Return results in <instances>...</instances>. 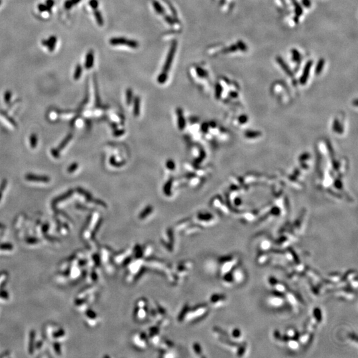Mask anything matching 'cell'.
Here are the masks:
<instances>
[{
    "instance_id": "obj_1",
    "label": "cell",
    "mask_w": 358,
    "mask_h": 358,
    "mask_svg": "<svg viewBox=\"0 0 358 358\" xmlns=\"http://www.w3.org/2000/svg\"><path fill=\"white\" fill-rule=\"evenodd\" d=\"M153 306L151 310H149V315L151 316L152 320L157 323V325L161 327H167L169 324L170 320L166 309L157 302Z\"/></svg>"
},
{
    "instance_id": "obj_2",
    "label": "cell",
    "mask_w": 358,
    "mask_h": 358,
    "mask_svg": "<svg viewBox=\"0 0 358 358\" xmlns=\"http://www.w3.org/2000/svg\"><path fill=\"white\" fill-rule=\"evenodd\" d=\"M209 308L210 306L208 303L199 304L193 307L189 306L184 320V322H195L203 318L208 313Z\"/></svg>"
},
{
    "instance_id": "obj_3",
    "label": "cell",
    "mask_w": 358,
    "mask_h": 358,
    "mask_svg": "<svg viewBox=\"0 0 358 358\" xmlns=\"http://www.w3.org/2000/svg\"><path fill=\"white\" fill-rule=\"evenodd\" d=\"M239 263V258L236 254H230L220 257L218 259L220 277L230 272Z\"/></svg>"
},
{
    "instance_id": "obj_4",
    "label": "cell",
    "mask_w": 358,
    "mask_h": 358,
    "mask_svg": "<svg viewBox=\"0 0 358 358\" xmlns=\"http://www.w3.org/2000/svg\"><path fill=\"white\" fill-rule=\"evenodd\" d=\"M149 302L145 298H139L135 303L133 317L135 320L142 322L149 316Z\"/></svg>"
},
{
    "instance_id": "obj_5",
    "label": "cell",
    "mask_w": 358,
    "mask_h": 358,
    "mask_svg": "<svg viewBox=\"0 0 358 358\" xmlns=\"http://www.w3.org/2000/svg\"><path fill=\"white\" fill-rule=\"evenodd\" d=\"M131 343L135 348L145 350L149 345L147 333L143 332H137L131 337Z\"/></svg>"
},
{
    "instance_id": "obj_6",
    "label": "cell",
    "mask_w": 358,
    "mask_h": 358,
    "mask_svg": "<svg viewBox=\"0 0 358 358\" xmlns=\"http://www.w3.org/2000/svg\"><path fill=\"white\" fill-rule=\"evenodd\" d=\"M193 267V263L189 260L183 261L175 266L173 272L179 279L186 278Z\"/></svg>"
},
{
    "instance_id": "obj_7",
    "label": "cell",
    "mask_w": 358,
    "mask_h": 358,
    "mask_svg": "<svg viewBox=\"0 0 358 358\" xmlns=\"http://www.w3.org/2000/svg\"><path fill=\"white\" fill-rule=\"evenodd\" d=\"M145 265L148 267H151L153 269L159 271L164 272L166 275L171 271L170 267L169 265L165 262L164 261L159 259H152V258H147L145 261Z\"/></svg>"
},
{
    "instance_id": "obj_8",
    "label": "cell",
    "mask_w": 358,
    "mask_h": 358,
    "mask_svg": "<svg viewBox=\"0 0 358 358\" xmlns=\"http://www.w3.org/2000/svg\"><path fill=\"white\" fill-rule=\"evenodd\" d=\"M161 243L169 253H173L175 249V239L174 232L171 229H167L161 239Z\"/></svg>"
},
{
    "instance_id": "obj_9",
    "label": "cell",
    "mask_w": 358,
    "mask_h": 358,
    "mask_svg": "<svg viewBox=\"0 0 358 358\" xmlns=\"http://www.w3.org/2000/svg\"><path fill=\"white\" fill-rule=\"evenodd\" d=\"M267 302L269 306L273 308H280L285 306L287 301L283 294L274 291L267 296Z\"/></svg>"
},
{
    "instance_id": "obj_10",
    "label": "cell",
    "mask_w": 358,
    "mask_h": 358,
    "mask_svg": "<svg viewBox=\"0 0 358 358\" xmlns=\"http://www.w3.org/2000/svg\"><path fill=\"white\" fill-rule=\"evenodd\" d=\"M227 300V296L225 294L215 293L210 296L208 304L213 308H220L226 304Z\"/></svg>"
},
{
    "instance_id": "obj_11",
    "label": "cell",
    "mask_w": 358,
    "mask_h": 358,
    "mask_svg": "<svg viewBox=\"0 0 358 358\" xmlns=\"http://www.w3.org/2000/svg\"><path fill=\"white\" fill-rule=\"evenodd\" d=\"M147 335L149 344H151L154 346H158L162 339L159 326L156 325L151 326L148 330Z\"/></svg>"
},
{
    "instance_id": "obj_12",
    "label": "cell",
    "mask_w": 358,
    "mask_h": 358,
    "mask_svg": "<svg viewBox=\"0 0 358 358\" xmlns=\"http://www.w3.org/2000/svg\"><path fill=\"white\" fill-rule=\"evenodd\" d=\"M230 272L234 279L235 285H241L246 280V273L244 269L239 265V263Z\"/></svg>"
},
{
    "instance_id": "obj_13",
    "label": "cell",
    "mask_w": 358,
    "mask_h": 358,
    "mask_svg": "<svg viewBox=\"0 0 358 358\" xmlns=\"http://www.w3.org/2000/svg\"><path fill=\"white\" fill-rule=\"evenodd\" d=\"M198 224L201 227H206L214 224L216 222L215 216L212 214L208 212H200L196 217Z\"/></svg>"
},
{
    "instance_id": "obj_14",
    "label": "cell",
    "mask_w": 358,
    "mask_h": 358,
    "mask_svg": "<svg viewBox=\"0 0 358 358\" xmlns=\"http://www.w3.org/2000/svg\"><path fill=\"white\" fill-rule=\"evenodd\" d=\"M109 43L114 46L126 45L133 48H136L139 46V43L137 41L128 39L124 37L111 38L109 41Z\"/></svg>"
},
{
    "instance_id": "obj_15",
    "label": "cell",
    "mask_w": 358,
    "mask_h": 358,
    "mask_svg": "<svg viewBox=\"0 0 358 358\" xmlns=\"http://www.w3.org/2000/svg\"><path fill=\"white\" fill-rule=\"evenodd\" d=\"M177 41H173L172 44H171L170 50H169L168 55H167V59L165 60V63L164 64V66H163V73H168V72L170 69L171 64H172L174 56H175V54L176 52V49H177Z\"/></svg>"
},
{
    "instance_id": "obj_16",
    "label": "cell",
    "mask_w": 358,
    "mask_h": 358,
    "mask_svg": "<svg viewBox=\"0 0 358 358\" xmlns=\"http://www.w3.org/2000/svg\"><path fill=\"white\" fill-rule=\"evenodd\" d=\"M353 289H342L336 292V295L338 297L346 300H353L356 297V293Z\"/></svg>"
},
{
    "instance_id": "obj_17",
    "label": "cell",
    "mask_w": 358,
    "mask_h": 358,
    "mask_svg": "<svg viewBox=\"0 0 358 358\" xmlns=\"http://www.w3.org/2000/svg\"><path fill=\"white\" fill-rule=\"evenodd\" d=\"M229 338L230 340L237 343L243 342V332L238 328H234L231 330L230 334H229Z\"/></svg>"
},
{
    "instance_id": "obj_18",
    "label": "cell",
    "mask_w": 358,
    "mask_h": 358,
    "mask_svg": "<svg viewBox=\"0 0 358 358\" xmlns=\"http://www.w3.org/2000/svg\"><path fill=\"white\" fill-rule=\"evenodd\" d=\"M271 259V255L269 251H261L258 254L256 258L257 263L260 265H264L269 262Z\"/></svg>"
},
{
    "instance_id": "obj_19",
    "label": "cell",
    "mask_w": 358,
    "mask_h": 358,
    "mask_svg": "<svg viewBox=\"0 0 358 358\" xmlns=\"http://www.w3.org/2000/svg\"><path fill=\"white\" fill-rule=\"evenodd\" d=\"M57 43V38L54 35L50 36L47 39H43L42 41V44L44 46H46L48 48V50L50 52L54 51L56 44Z\"/></svg>"
},
{
    "instance_id": "obj_20",
    "label": "cell",
    "mask_w": 358,
    "mask_h": 358,
    "mask_svg": "<svg viewBox=\"0 0 358 358\" xmlns=\"http://www.w3.org/2000/svg\"><path fill=\"white\" fill-rule=\"evenodd\" d=\"M25 179L28 181L41 182V183H48L50 181L49 177L46 176H39L33 175V174H27L25 176Z\"/></svg>"
},
{
    "instance_id": "obj_21",
    "label": "cell",
    "mask_w": 358,
    "mask_h": 358,
    "mask_svg": "<svg viewBox=\"0 0 358 358\" xmlns=\"http://www.w3.org/2000/svg\"><path fill=\"white\" fill-rule=\"evenodd\" d=\"M312 318L314 320V322L316 323L317 325L320 324L322 322L323 320V315L322 310L318 307H316L312 311Z\"/></svg>"
},
{
    "instance_id": "obj_22",
    "label": "cell",
    "mask_w": 358,
    "mask_h": 358,
    "mask_svg": "<svg viewBox=\"0 0 358 358\" xmlns=\"http://www.w3.org/2000/svg\"><path fill=\"white\" fill-rule=\"evenodd\" d=\"M291 242V239L284 234V236H280L275 241V244L278 246V247H283V248H284V247L289 246Z\"/></svg>"
},
{
    "instance_id": "obj_23",
    "label": "cell",
    "mask_w": 358,
    "mask_h": 358,
    "mask_svg": "<svg viewBox=\"0 0 358 358\" xmlns=\"http://www.w3.org/2000/svg\"><path fill=\"white\" fill-rule=\"evenodd\" d=\"M94 51H93L92 50H90V51L86 54L84 66H85V68L86 69H90L91 68H92L93 65H94Z\"/></svg>"
},
{
    "instance_id": "obj_24",
    "label": "cell",
    "mask_w": 358,
    "mask_h": 358,
    "mask_svg": "<svg viewBox=\"0 0 358 358\" xmlns=\"http://www.w3.org/2000/svg\"><path fill=\"white\" fill-rule=\"evenodd\" d=\"M285 343L287 344L288 347L289 349H292V350L298 349L299 348L300 345L299 340L297 338H288L286 340Z\"/></svg>"
},
{
    "instance_id": "obj_25",
    "label": "cell",
    "mask_w": 358,
    "mask_h": 358,
    "mask_svg": "<svg viewBox=\"0 0 358 358\" xmlns=\"http://www.w3.org/2000/svg\"><path fill=\"white\" fill-rule=\"evenodd\" d=\"M273 242L269 239L265 238L260 241L259 247L261 251H269L272 248Z\"/></svg>"
},
{
    "instance_id": "obj_26",
    "label": "cell",
    "mask_w": 358,
    "mask_h": 358,
    "mask_svg": "<svg viewBox=\"0 0 358 358\" xmlns=\"http://www.w3.org/2000/svg\"><path fill=\"white\" fill-rule=\"evenodd\" d=\"M111 253H112V250L110 247H103L102 249V251H101V258L103 261H104L105 263L109 264L110 265V263H108V261L109 262L110 261V257L111 256ZM111 266V265H110Z\"/></svg>"
},
{
    "instance_id": "obj_27",
    "label": "cell",
    "mask_w": 358,
    "mask_h": 358,
    "mask_svg": "<svg viewBox=\"0 0 358 358\" xmlns=\"http://www.w3.org/2000/svg\"><path fill=\"white\" fill-rule=\"evenodd\" d=\"M153 246L151 244H150V243H148V244L145 245V246L141 247V252L143 257L145 259H147V258L151 257L152 252H153Z\"/></svg>"
},
{
    "instance_id": "obj_28",
    "label": "cell",
    "mask_w": 358,
    "mask_h": 358,
    "mask_svg": "<svg viewBox=\"0 0 358 358\" xmlns=\"http://www.w3.org/2000/svg\"><path fill=\"white\" fill-rule=\"evenodd\" d=\"M192 349L194 355L196 357H205L203 354V349L201 345L198 342H194L192 345Z\"/></svg>"
},
{
    "instance_id": "obj_29",
    "label": "cell",
    "mask_w": 358,
    "mask_h": 358,
    "mask_svg": "<svg viewBox=\"0 0 358 358\" xmlns=\"http://www.w3.org/2000/svg\"><path fill=\"white\" fill-rule=\"evenodd\" d=\"M202 227H201L200 226H199L198 224H196V225L194 226H188L187 228H186L185 230H184V233H185V235H190V234H196V233H198L200 232V231L202 230Z\"/></svg>"
},
{
    "instance_id": "obj_30",
    "label": "cell",
    "mask_w": 358,
    "mask_h": 358,
    "mask_svg": "<svg viewBox=\"0 0 358 358\" xmlns=\"http://www.w3.org/2000/svg\"><path fill=\"white\" fill-rule=\"evenodd\" d=\"M247 344L244 342H241L239 344L238 350H237L236 355L237 357H243L246 355L247 353Z\"/></svg>"
},
{
    "instance_id": "obj_31",
    "label": "cell",
    "mask_w": 358,
    "mask_h": 358,
    "mask_svg": "<svg viewBox=\"0 0 358 358\" xmlns=\"http://www.w3.org/2000/svg\"><path fill=\"white\" fill-rule=\"evenodd\" d=\"M152 212H153V208H152V206H149L147 208H145L144 209L140 214H139V220H145V218L149 217L150 214L152 213Z\"/></svg>"
},
{
    "instance_id": "obj_32",
    "label": "cell",
    "mask_w": 358,
    "mask_h": 358,
    "mask_svg": "<svg viewBox=\"0 0 358 358\" xmlns=\"http://www.w3.org/2000/svg\"><path fill=\"white\" fill-rule=\"evenodd\" d=\"M174 353H175L174 350L160 349L159 350V356L161 357H175L176 355Z\"/></svg>"
},
{
    "instance_id": "obj_33",
    "label": "cell",
    "mask_w": 358,
    "mask_h": 358,
    "mask_svg": "<svg viewBox=\"0 0 358 358\" xmlns=\"http://www.w3.org/2000/svg\"><path fill=\"white\" fill-rule=\"evenodd\" d=\"M177 115H179V128L182 130V129H184L185 126V118H184V116H183V113H182V111L181 109H179L177 111Z\"/></svg>"
},
{
    "instance_id": "obj_34",
    "label": "cell",
    "mask_w": 358,
    "mask_h": 358,
    "mask_svg": "<svg viewBox=\"0 0 358 358\" xmlns=\"http://www.w3.org/2000/svg\"><path fill=\"white\" fill-rule=\"evenodd\" d=\"M94 15L95 16V18H96V21L98 23V25H99V26H102L103 25V20L100 11H98V10L95 9L94 11Z\"/></svg>"
},
{
    "instance_id": "obj_35",
    "label": "cell",
    "mask_w": 358,
    "mask_h": 358,
    "mask_svg": "<svg viewBox=\"0 0 358 358\" xmlns=\"http://www.w3.org/2000/svg\"><path fill=\"white\" fill-rule=\"evenodd\" d=\"M82 73V67L80 64L76 65V67L75 71V74H74V79L77 80L80 78Z\"/></svg>"
},
{
    "instance_id": "obj_36",
    "label": "cell",
    "mask_w": 358,
    "mask_h": 358,
    "mask_svg": "<svg viewBox=\"0 0 358 358\" xmlns=\"http://www.w3.org/2000/svg\"><path fill=\"white\" fill-rule=\"evenodd\" d=\"M73 138V134H69L68 136L66 137V138L63 140V141L61 143L60 145L58 146V150H62L66 146V145L68 143H69V141H71V139Z\"/></svg>"
},
{
    "instance_id": "obj_37",
    "label": "cell",
    "mask_w": 358,
    "mask_h": 358,
    "mask_svg": "<svg viewBox=\"0 0 358 358\" xmlns=\"http://www.w3.org/2000/svg\"><path fill=\"white\" fill-rule=\"evenodd\" d=\"M153 7L155 9V11L158 13L159 14H163L164 13V9H163L161 5L159 3L158 1H153Z\"/></svg>"
},
{
    "instance_id": "obj_38",
    "label": "cell",
    "mask_w": 358,
    "mask_h": 358,
    "mask_svg": "<svg viewBox=\"0 0 358 358\" xmlns=\"http://www.w3.org/2000/svg\"><path fill=\"white\" fill-rule=\"evenodd\" d=\"M30 144L31 148H36L37 145V137L35 134H32L30 137Z\"/></svg>"
},
{
    "instance_id": "obj_39",
    "label": "cell",
    "mask_w": 358,
    "mask_h": 358,
    "mask_svg": "<svg viewBox=\"0 0 358 358\" xmlns=\"http://www.w3.org/2000/svg\"><path fill=\"white\" fill-rule=\"evenodd\" d=\"M167 77H168V75H167V73H161L158 76L157 80L159 82V83L160 84H164L166 80H167Z\"/></svg>"
},
{
    "instance_id": "obj_40",
    "label": "cell",
    "mask_w": 358,
    "mask_h": 358,
    "mask_svg": "<svg viewBox=\"0 0 358 358\" xmlns=\"http://www.w3.org/2000/svg\"><path fill=\"white\" fill-rule=\"evenodd\" d=\"M72 194H73V191H72V190H70V191L68 192L67 193H65L64 194H63V195L59 196L56 199H55L54 202H60V201H62L63 200H64V199L67 198L68 197H69L70 196H71Z\"/></svg>"
},
{
    "instance_id": "obj_41",
    "label": "cell",
    "mask_w": 358,
    "mask_h": 358,
    "mask_svg": "<svg viewBox=\"0 0 358 358\" xmlns=\"http://www.w3.org/2000/svg\"><path fill=\"white\" fill-rule=\"evenodd\" d=\"M139 98L138 97H136L135 99V106H134V115L137 116L139 115Z\"/></svg>"
},
{
    "instance_id": "obj_42",
    "label": "cell",
    "mask_w": 358,
    "mask_h": 358,
    "mask_svg": "<svg viewBox=\"0 0 358 358\" xmlns=\"http://www.w3.org/2000/svg\"><path fill=\"white\" fill-rule=\"evenodd\" d=\"M38 9L41 12H44V11H48L49 12L50 11V9L49 7H48L46 5V4H43V3H40L38 5Z\"/></svg>"
},
{
    "instance_id": "obj_43",
    "label": "cell",
    "mask_w": 358,
    "mask_h": 358,
    "mask_svg": "<svg viewBox=\"0 0 358 358\" xmlns=\"http://www.w3.org/2000/svg\"><path fill=\"white\" fill-rule=\"evenodd\" d=\"M78 165L77 164V163H73V164H72L71 166L69 167V169H68V170H67L68 172H69V173H73L74 171H76V169H78Z\"/></svg>"
},
{
    "instance_id": "obj_44",
    "label": "cell",
    "mask_w": 358,
    "mask_h": 358,
    "mask_svg": "<svg viewBox=\"0 0 358 358\" xmlns=\"http://www.w3.org/2000/svg\"><path fill=\"white\" fill-rule=\"evenodd\" d=\"M89 4H90L91 7L94 9H96L97 7H98L99 5V3H98V0H90V2H89Z\"/></svg>"
},
{
    "instance_id": "obj_45",
    "label": "cell",
    "mask_w": 358,
    "mask_h": 358,
    "mask_svg": "<svg viewBox=\"0 0 358 358\" xmlns=\"http://www.w3.org/2000/svg\"><path fill=\"white\" fill-rule=\"evenodd\" d=\"M74 6V5L72 3L71 0H66L64 3V7L66 10H69L71 9L72 7Z\"/></svg>"
},
{
    "instance_id": "obj_46",
    "label": "cell",
    "mask_w": 358,
    "mask_h": 358,
    "mask_svg": "<svg viewBox=\"0 0 358 358\" xmlns=\"http://www.w3.org/2000/svg\"><path fill=\"white\" fill-rule=\"evenodd\" d=\"M11 92L10 91H7L5 92V95H4V100H5V102L6 103H9L10 99H11Z\"/></svg>"
},
{
    "instance_id": "obj_47",
    "label": "cell",
    "mask_w": 358,
    "mask_h": 358,
    "mask_svg": "<svg viewBox=\"0 0 358 358\" xmlns=\"http://www.w3.org/2000/svg\"><path fill=\"white\" fill-rule=\"evenodd\" d=\"M132 91H131V89H128L127 90V102H128V104H130V103L131 102V99H132Z\"/></svg>"
},
{
    "instance_id": "obj_48",
    "label": "cell",
    "mask_w": 358,
    "mask_h": 358,
    "mask_svg": "<svg viewBox=\"0 0 358 358\" xmlns=\"http://www.w3.org/2000/svg\"><path fill=\"white\" fill-rule=\"evenodd\" d=\"M196 73H197V74H198V75L201 76V77H205V76H206V71L201 69V68H197V69H196Z\"/></svg>"
},
{
    "instance_id": "obj_49",
    "label": "cell",
    "mask_w": 358,
    "mask_h": 358,
    "mask_svg": "<svg viewBox=\"0 0 358 358\" xmlns=\"http://www.w3.org/2000/svg\"><path fill=\"white\" fill-rule=\"evenodd\" d=\"M167 167H168L169 169H171V170H174L175 168V163H174V162L172 161H168L167 163Z\"/></svg>"
},
{
    "instance_id": "obj_50",
    "label": "cell",
    "mask_w": 358,
    "mask_h": 358,
    "mask_svg": "<svg viewBox=\"0 0 358 358\" xmlns=\"http://www.w3.org/2000/svg\"><path fill=\"white\" fill-rule=\"evenodd\" d=\"M45 4L48 7H49L50 9H51V8L53 7V5H54V0H46Z\"/></svg>"
},
{
    "instance_id": "obj_51",
    "label": "cell",
    "mask_w": 358,
    "mask_h": 358,
    "mask_svg": "<svg viewBox=\"0 0 358 358\" xmlns=\"http://www.w3.org/2000/svg\"><path fill=\"white\" fill-rule=\"evenodd\" d=\"M51 153L52 154V156H53L54 158H59L60 154H59V152H58V150H56V149H52Z\"/></svg>"
},
{
    "instance_id": "obj_52",
    "label": "cell",
    "mask_w": 358,
    "mask_h": 358,
    "mask_svg": "<svg viewBox=\"0 0 358 358\" xmlns=\"http://www.w3.org/2000/svg\"><path fill=\"white\" fill-rule=\"evenodd\" d=\"M71 1L72 3H73V5H76V4H78V3H79V2L81 1V0H71Z\"/></svg>"
},
{
    "instance_id": "obj_53",
    "label": "cell",
    "mask_w": 358,
    "mask_h": 358,
    "mask_svg": "<svg viewBox=\"0 0 358 358\" xmlns=\"http://www.w3.org/2000/svg\"><path fill=\"white\" fill-rule=\"evenodd\" d=\"M1 2H2L1 0H0V5H1Z\"/></svg>"
}]
</instances>
